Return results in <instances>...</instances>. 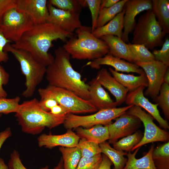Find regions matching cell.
Listing matches in <instances>:
<instances>
[{
  "label": "cell",
  "mask_w": 169,
  "mask_h": 169,
  "mask_svg": "<svg viewBox=\"0 0 169 169\" xmlns=\"http://www.w3.org/2000/svg\"><path fill=\"white\" fill-rule=\"evenodd\" d=\"M74 33L65 31L52 23L34 25L23 34L20 39L11 44L17 49L26 51L47 67L54 61V57L48 51L53 47V42L58 39L66 42Z\"/></svg>",
  "instance_id": "1"
},
{
  "label": "cell",
  "mask_w": 169,
  "mask_h": 169,
  "mask_svg": "<svg viewBox=\"0 0 169 169\" xmlns=\"http://www.w3.org/2000/svg\"><path fill=\"white\" fill-rule=\"evenodd\" d=\"M54 55L53 62L46 67L45 76L49 85L68 90L89 100L88 85L73 68L69 54L60 47L55 50Z\"/></svg>",
  "instance_id": "2"
},
{
  "label": "cell",
  "mask_w": 169,
  "mask_h": 169,
  "mask_svg": "<svg viewBox=\"0 0 169 169\" xmlns=\"http://www.w3.org/2000/svg\"><path fill=\"white\" fill-rule=\"evenodd\" d=\"M15 116L22 131L35 135L45 127L51 129L63 124L66 115H57L44 110L39 101L34 98L20 104Z\"/></svg>",
  "instance_id": "3"
},
{
  "label": "cell",
  "mask_w": 169,
  "mask_h": 169,
  "mask_svg": "<svg viewBox=\"0 0 169 169\" xmlns=\"http://www.w3.org/2000/svg\"><path fill=\"white\" fill-rule=\"evenodd\" d=\"M62 46L71 57L78 60H94L108 54L109 49L105 42L92 33L90 27L82 25Z\"/></svg>",
  "instance_id": "4"
},
{
  "label": "cell",
  "mask_w": 169,
  "mask_h": 169,
  "mask_svg": "<svg viewBox=\"0 0 169 169\" xmlns=\"http://www.w3.org/2000/svg\"><path fill=\"white\" fill-rule=\"evenodd\" d=\"M4 50L11 53L19 63L21 72L25 79V89L22 95L26 98L31 97L45 76L47 67L28 52L15 48L10 44L6 45Z\"/></svg>",
  "instance_id": "5"
},
{
  "label": "cell",
  "mask_w": 169,
  "mask_h": 169,
  "mask_svg": "<svg viewBox=\"0 0 169 169\" xmlns=\"http://www.w3.org/2000/svg\"><path fill=\"white\" fill-rule=\"evenodd\" d=\"M133 31L132 44L144 45L148 49L162 45L165 35L151 10L140 17Z\"/></svg>",
  "instance_id": "6"
},
{
  "label": "cell",
  "mask_w": 169,
  "mask_h": 169,
  "mask_svg": "<svg viewBox=\"0 0 169 169\" xmlns=\"http://www.w3.org/2000/svg\"><path fill=\"white\" fill-rule=\"evenodd\" d=\"M41 99L52 98L73 114L95 112L98 111L90 100H84L68 90L49 85L38 90Z\"/></svg>",
  "instance_id": "7"
},
{
  "label": "cell",
  "mask_w": 169,
  "mask_h": 169,
  "mask_svg": "<svg viewBox=\"0 0 169 169\" xmlns=\"http://www.w3.org/2000/svg\"><path fill=\"white\" fill-rule=\"evenodd\" d=\"M133 105L102 109L93 114L86 115L69 113L66 115L63 124L64 127L68 129L79 127L88 128L98 125H108L111 123L112 120L125 113Z\"/></svg>",
  "instance_id": "8"
},
{
  "label": "cell",
  "mask_w": 169,
  "mask_h": 169,
  "mask_svg": "<svg viewBox=\"0 0 169 169\" xmlns=\"http://www.w3.org/2000/svg\"><path fill=\"white\" fill-rule=\"evenodd\" d=\"M34 25L28 15L16 8L7 11L0 21V30L7 39L14 43L18 41Z\"/></svg>",
  "instance_id": "9"
},
{
  "label": "cell",
  "mask_w": 169,
  "mask_h": 169,
  "mask_svg": "<svg viewBox=\"0 0 169 169\" xmlns=\"http://www.w3.org/2000/svg\"><path fill=\"white\" fill-rule=\"evenodd\" d=\"M126 113L138 117L143 123L145 129L142 139L133 148L132 151L147 144L157 141H169V133L158 127L153 121L154 118L141 108L133 105Z\"/></svg>",
  "instance_id": "10"
},
{
  "label": "cell",
  "mask_w": 169,
  "mask_h": 169,
  "mask_svg": "<svg viewBox=\"0 0 169 169\" xmlns=\"http://www.w3.org/2000/svg\"><path fill=\"white\" fill-rule=\"evenodd\" d=\"M135 64L143 70L147 79L148 85L145 95L155 99L164 83V76L169 66L156 60Z\"/></svg>",
  "instance_id": "11"
},
{
  "label": "cell",
  "mask_w": 169,
  "mask_h": 169,
  "mask_svg": "<svg viewBox=\"0 0 169 169\" xmlns=\"http://www.w3.org/2000/svg\"><path fill=\"white\" fill-rule=\"evenodd\" d=\"M115 120L114 122L107 125L109 134V143L112 144L119 139L135 132L141 122L137 117L126 112Z\"/></svg>",
  "instance_id": "12"
},
{
  "label": "cell",
  "mask_w": 169,
  "mask_h": 169,
  "mask_svg": "<svg viewBox=\"0 0 169 169\" xmlns=\"http://www.w3.org/2000/svg\"><path fill=\"white\" fill-rule=\"evenodd\" d=\"M49 16L46 22L59 27L71 33L80 27V12L64 11L56 8L48 2Z\"/></svg>",
  "instance_id": "13"
},
{
  "label": "cell",
  "mask_w": 169,
  "mask_h": 169,
  "mask_svg": "<svg viewBox=\"0 0 169 169\" xmlns=\"http://www.w3.org/2000/svg\"><path fill=\"white\" fill-rule=\"evenodd\" d=\"M124 8L123 31L121 39L125 42H129V35L136 25L135 18L141 12L152 9L151 0H127Z\"/></svg>",
  "instance_id": "14"
},
{
  "label": "cell",
  "mask_w": 169,
  "mask_h": 169,
  "mask_svg": "<svg viewBox=\"0 0 169 169\" xmlns=\"http://www.w3.org/2000/svg\"><path fill=\"white\" fill-rule=\"evenodd\" d=\"M145 88L141 86L129 92L125 101L126 104L127 105H133L143 108L157 121L161 127L165 130H168V122L161 115L158 109V104L152 103L145 96L144 90Z\"/></svg>",
  "instance_id": "15"
},
{
  "label": "cell",
  "mask_w": 169,
  "mask_h": 169,
  "mask_svg": "<svg viewBox=\"0 0 169 169\" xmlns=\"http://www.w3.org/2000/svg\"><path fill=\"white\" fill-rule=\"evenodd\" d=\"M46 0H16V9L32 19L34 25L45 22L49 16Z\"/></svg>",
  "instance_id": "16"
},
{
  "label": "cell",
  "mask_w": 169,
  "mask_h": 169,
  "mask_svg": "<svg viewBox=\"0 0 169 169\" xmlns=\"http://www.w3.org/2000/svg\"><path fill=\"white\" fill-rule=\"evenodd\" d=\"M86 65L96 69H100L102 65H107L113 67L114 70L118 72H133L140 75L145 73L136 64L125 61L109 54L88 62Z\"/></svg>",
  "instance_id": "17"
},
{
  "label": "cell",
  "mask_w": 169,
  "mask_h": 169,
  "mask_svg": "<svg viewBox=\"0 0 169 169\" xmlns=\"http://www.w3.org/2000/svg\"><path fill=\"white\" fill-rule=\"evenodd\" d=\"M80 138L72 129H68L65 133L58 135L43 134L38 138L40 147L51 149L57 146L66 147H76Z\"/></svg>",
  "instance_id": "18"
},
{
  "label": "cell",
  "mask_w": 169,
  "mask_h": 169,
  "mask_svg": "<svg viewBox=\"0 0 169 169\" xmlns=\"http://www.w3.org/2000/svg\"><path fill=\"white\" fill-rule=\"evenodd\" d=\"M99 82L107 89L115 99L117 105L125 101L129 92L127 89L120 83L106 69L102 68L97 73L96 77Z\"/></svg>",
  "instance_id": "19"
},
{
  "label": "cell",
  "mask_w": 169,
  "mask_h": 169,
  "mask_svg": "<svg viewBox=\"0 0 169 169\" xmlns=\"http://www.w3.org/2000/svg\"><path fill=\"white\" fill-rule=\"evenodd\" d=\"M90 100L98 110L116 107L117 105L95 78L88 84Z\"/></svg>",
  "instance_id": "20"
},
{
  "label": "cell",
  "mask_w": 169,
  "mask_h": 169,
  "mask_svg": "<svg viewBox=\"0 0 169 169\" xmlns=\"http://www.w3.org/2000/svg\"><path fill=\"white\" fill-rule=\"evenodd\" d=\"M100 38L107 45L109 49L108 54L135 63L133 56L128 44L124 42L121 38L113 35H105Z\"/></svg>",
  "instance_id": "21"
},
{
  "label": "cell",
  "mask_w": 169,
  "mask_h": 169,
  "mask_svg": "<svg viewBox=\"0 0 169 169\" xmlns=\"http://www.w3.org/2000/svg\"><path fill=\"white\" fill-rule=\"evenodd\" d=\"M75 129L76 133L80 139L100 144L109 139L107 125H98L88 128L79 127Z\"/></svg>",
  "instance_id": "22"
},
{
  "label": "cell",
  "mask_w": 169,
  "mask_h": 169,
  "mask_svg": "<svg viewBox=\"0 0 169 169\" xmlns=\"http://www.w3.org/2000/svg\"><path fill=\"white\" fill-rule=\"evenodd\" d=\"M125 13V9L124 7L121 12L104 25L96 28L92 32V34L98 38L105 35H113L121 38Z\"/></svg>",
  "instance_id": "23"
},
{
  "label": "cell",
  "mask_w": 169,
  "mask_h": 169,
  "mask_svg": "<svg viewBox=\"0 0 169 169\" xmlns=\"http://www.w3.org/2000/svg\"><path fill=\"white\" fill-rule=\"evenodd\" d=\"M109 70L111 75L129 92L141 86L147 87L148 86V80L145 73L135 76L120 73L111 68H109Z\"/></svg>",
  "instance_id": "24"
},
{
  "label": "cell",
  "mask_w": 169,
  "mask_h": 169,
  "mask_svg": "<svg viewBox=\"0 0 169 169\" xmlns=\"http://www.w3.org/2000/svg\"><path fill=\"white\" fill-rule=\"evenodd\" d=\"M154 145H152L149 150L143 157L137 159L136 154L140 148L135 150L133 153L128 152L126 156L127 160L123 169H156L152 158Z\"/></svg>",
  "instance_id": "25"
},
{
  "label": "cell",
  "mask_w": 169,
  "mask_h": 169,
  "mask_svg": "<svg viewBox=\"0 0 169 169\" xmlns=\"http://www.w3.org/2000/svg\"><path fill=\"white\" fill-rule=\"evenodd\" d=\"M152 9L166 35L169 33V0H152Z\"/></svg>",
  "instance_id": "26"
},
{
  "label": "cell",
  "mask_w": 169,
  "mask_h": 169,
  "mask_svg": "<svg viewBox=\"0 0 169 169\" xmlns=\"http://www.w3.org/2000/svg\"><path fill=\"white\" fill-rule=\"evenodd\" d=\"M101 152L106 156L114 166L113 169H123L127 159L124 157L127 153L112 147L109 142L105 141L99 144Z\"/></svg>",
  "instance_id": "27"
},
{
  "label": "cell",
  "mask_w": 169,
  "mask_h": 169,
  "mask_svg": "<svg viewBox=\"0 0 169 169\" xmlns=\"http://www.w3.org/2000/svg\"><path fill=\"white\" fill-rule=\"evenodd\" d=\"M59 150L62 155L63 169H76L81 157L79 148L60 147Z\"/></svg>",
  "instance_id": "28"
},
{
  "label": "cell",
  "mask_w": 169,
  "mask_h": 169,
  "mask_svg": "<svg viewBox=\"0 0 169 169\" xmlns=\"http://www.w3.org/2000/svg\"><path fill=\"white\" fill-rule=\"evenodd\" d=\"M152 158L156 169H169V141L154 148Z\"/></svg>",
  "instance_id": "29"
},
{
  "label": "cell",
  "mask_w": 169,
  "mask_h": 169,
  "mask_svg": "<svg viewBox=\"0 0 169 169\" xmlns=\"http://www.w3.org/2000/svg\"><path fill=\"white\" fill-rule=\"evenodd\" d=\"M127 1L120 0L110 8H104L100 10L97 20V28L104 25L113 19L118 14L121 12Z\"/></svg>",
  "instance_id": "30"
},
{
  "label": "cell",
  "mask_w": 169,
  "mask_h": 169,
  "mask_svg": "<svg viewBox=\"0 0 169 169\" xmlns=\"http://www.w3.org/2000/svg\"><path fill=\"white\" fill-rule=\"evenodd\" d=\"M143 136L142 132L140 131H137L113 144V148L117 150L131 152L133 148L140 142Z\"/></svg>",
  "instance_id": "31"
},
{
  "label": "cell",
  "mask_w": 169,
  "mask_h": 169,
  "mask_svg": "<svg viewBox=\"0 0 169 169\" xmlns=\"http://www.w3.org/2000/svg\"><path fill=\"white\" fill-rule=\"evenodd\" d=\"M48 3L58 9L80 12L83 7L87 6L85 0H49Z\"/></svg>",
  "instance_id": "32"
},
{
  "label": "cell",
  "mask_w": 169,
  "mask_h": 169,
  "mask_svg": "<svg viewBox=\"0 0 169 169\" xmlns=\"http://www.w3.org/2000/svg\"><path fill=\"white\" fill-rule=\"evenodd\" d=\"M133 56L135 63L155 60L154 55L144 45L128 44Z\"/></svg>",
  "instance_id": "33"
},
{
  "label": "cell",
  "mask_w": 169,
  "mask_h": 169,
  "mask_svg": "<svg viewBox=\"0 0 169 169\" xmlns=\"http://www.w3.org/2000/svg\"><path fill=\"white\" fill-rule=\"evenodd\" d=\"M76 146L79 149L81 157L90 158L102 153L99 144L84 139H80Z\"/></svg>",
  "instance_id": "34"
},
{
  "label": "cell",
  "mask_w": 169,
  "mask_h": 169,
  "mask_svg": "<svg viewBox=\"0 0 169 169\" xmlns=\"http://www.w3.org/2000/svg\"><path fill=\"white\" fill-rule=\"evenodd\" d=\"M158 105L161 109L166 119H169V84L163 83L159 95L156 98Z\"/></svg>",
  "instance_id": "35"
},
{
  "label": "cell",
  "mask_w": 169,
  "mask_h": 169,
  "mask_svg": "<svg viewBox=\"0 0 169 169\" xmlns=\"http://www.w3.org/2000/svg\"><path fill=\"white\" fill-rule=\"evenodd\" d=\"M20 100L19 96L12 98H0V113H15L20 104Z\"/></svg>",
  "instance_id": "36"
},
{
  "label": "cell",
  "mask_w": 169,
  "mask_h": 169,
  "mask_svg": "<svg viewBox=\"0 0 169 169\" xmlns=\"http://www.w3.org/2000/svg\"><path fill=\"white\" fill-rule=\"evenodd\" d=\"M102 161L101 154L90 158L81 157L76 169H97Z\"/></svg>",
  "instance_id": "37"
},
{
  "label": "cell",
  "mask_w": 169,
  "mask_h": 169,
  "mask_svg": "<svg viewBox=\"0 0 169 169\" xmlns=\"http://www.w3.org/2000/svg\"><path fill=\"white\" fill-rule=\"evenodd\" d=\"M87 5L90 10L92 19V32L97 27L98 17L100 10L101 0H85Z\"/></svg>",
  "instance_id": "38"
},
{
  "label": "cell",
  "mask_w": 169,
  "mask_h": 169,
  "mask_svg": "<svg viewBox=\"0 0 169 169\" xmlns=\"http://www.w3.org/2000/svg\"><path fill=\"white\" fill-rule=\"evenodd\" d=\"M156 60L169 66V39L167 38L163 43L161 49L154 50L152 53Z\"/></svg>",
  "instance_id": "39"
},
{
  "label": "cell",
  "mask_w": 169,
  "mask_h": 169,
  "mask_svg": "<svg viewBox=\"0 0 169 169\" xmlns=\"http://www.w3.org/2000/svg\"><path fill=\"white\" fill-rule=\"evenodd\" d=\"M10 157L8 165L9 169H27L23 164L19 154L17 151L14 150L13 151ZM48 169V166H46L39 169Z\"/></svg>",
  "instance_id": "40"
},
{
  "label": "cell",
  "mask_w": 169,
  "mask_h": 169,
  "mask_svg": "<svg viewBox=\"0 0 169 169\" xmlns=\"http://www.w3.org/2000/svg\"><path fill=\"white\" fill-rule=\"evenodd\" d=\"M9 74L0 65V98H6L8 94L3 87L8 82Z\"/></svg>",
  "instance_id": "41"
},
{
  "label": "cell",
  "mask_w": 169,
  "mask_h": 169,
  "mask_svg": "<svg viewBox=\"0 0 169 169\" xmlns=\"http://www.w3.org/2000/svg\"><path fill=\"white\" fill-rule=\"evenodd\" d=\"M12 42L7 39L0 29V63L6 62L9 59L7 53L4 50L5 47L8 44Z\"/></svg>",
  "instance_id": "42"
},
{
  "label": "cell",
  "mask_w": 169,
  "mask_h": 169,
  "mask_svg": "<svg viewBox=\"0 0 169 169\" xmlns=\"http://www.w3.org/2000/svg\"><path fill=\"white\" fill-rule=\"evenodd\" d=\"M39 103L42 109L48 112H49L52 107L59 104L55 100L49 98L41 99Z\"/></svg>",
  "instance_id": "43"
},
{
  "label": "cell",
  "mask_w": 169,
  "mask_h": 169,
  "mask_svg": "<svg viewBox=\"0 0 169 169\" xmlns=\"http://www.w3.org/2000/svg\"><path fill=\"white\" fill-rule=\"evenodd\" d=\"M16 7V0H0V21L8 10Z\"/></svg>",
  "instance_id": "44"
},
{
  "label": "cell",
  "mask_w": 169,
  "mask_h": 169,
  "mask_svg": "<svg viewBox=\"0 0 169 169\" xmlns=\"http://www.w3.org/2000/svg\"><path fill=\"white\" fill-rule=\"evenodd\" d=\"M49 112L57 115H66L70 113L67 108L59 104L52 107Z\"/></svg>",
  "instance_id": "45"
},
{
  "label": "cell",
  "mask_w": 169,
  "mask_h": 169,
  "mask_svg": "<svg viewBox=\"0 0 169 169\" xmlns=\"http://www.w3.org/2000/svg\"><path fill=\"white\" fill-rule=\"evenodd\" d=\"M11 135V131L9 127L0 132V150L4 142Z\"/></svg>",
  "instance_id": "46"
},
{
  "label": "cell",
  "mask_w": 169,
  "mask_h": 169,
  "mask_svg": "<svg viewBox=\"0 0 169 169\" xmlns=\"http://www.w3.org/2000/svg\"><path fill=\"white\" fill-rule=\"evenodd\" d=\"M112 163L107 157L103 154L102 155L101 162L97 169H111Z\"/></svg>",
  "instance_id": "47"
},
{
  "label": "cell",
  "mask_w": 169,
  "mask_h": 169,
  "mask_svg": "<svg viewBox=\"0 0 169 169\" xmlns=\"http://www.w3.org/2000/svg\"><path fill=\"white\" fill-rule=\"evenodd\" d=\"M120 0H102L100 6V10L104 8H110L118 2Z\"/></svg>",
  "instance_id": "48"
},
{
  "label": "cell",
  "mask_w": 169,
  "mask_h": 169,
  "mask_svg": "<svg viewBox=\"0 0 169 169\" xmlns=\"http://www.w3.org/2000/svg\"><path fill=\"white\" fill-rule=\"evenodd\" d=\"M164 83L169 84V69L166 71L163 78Z\"/></svg>",
  "instance_id": "49"
},
{
  "label": "cell",
  "mask_w": 169,
  "mask_h": 169,
  "mask_svg": "<svg viewBox=\"0 0 169 169\" xmlns=\"http://www.w3.org/2000/svg\"><path fill=\"white\" fill-rule=\"evenodd\" d=\"M0 169H9L8 166L6 165L4 160L0 157Z\"/></svg>",
  "instance_id": "50"
},
{
  "label": "cell",
  "mask_w": 169,
  "mask_h": 169,
  "mask_svg": "<svg viewBox=\"0 0 169 169\" xmlns=\"http://www.w3.org/2000/svg\"><path fill=\"white\" fill-rule=\"evenodd\" d=\"M53 169H63V161L62 158L57 166Z\"/></svg>",
  "instance_id": "51"
},
{
  "label": "cell",
  "mask_w": 169,
  "mask_h": 169,
  "mask_svg": "<svg viewBox=\"0 0 169 169\" xmlns=\"http://www.w3.org/2000/svg\"><path fill=\"white\" fill-rule=\"evenodd\" d=\"M2 115V114L0 113V118L1 117Z\"/></svg>",
  "instance_id": "52"
}]
</instances>
